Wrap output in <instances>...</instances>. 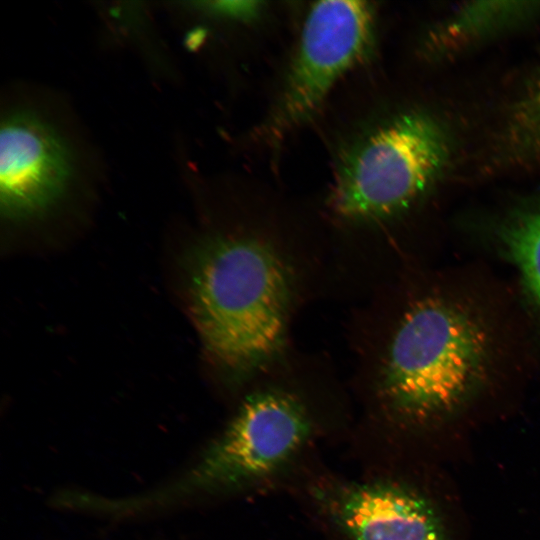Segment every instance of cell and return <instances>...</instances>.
Wrapping results in <instances>:
<instances>
[{
  "label": "cell",
  "mask_w": 540,
  "mask_h": 540,
  "mask_svg": "<svg viewBox=\"0 0 540 540\" xmlns=\"http://www.w3.org/2000/svg\"><path fill=\"white\" fill-rule=\"evenodd\" d=\"M374 10L365 1L330 0L309 9L271 120L274 136L309 120L336 82L370 53Z\"/></svg>",
  "instance_id": "cell-5"
},
{
  "label": "cell",
  "mask_w": 540,
  "mask_h": 540,
  "mask_svg": "<svg viewBox=\"0 0 540 540\" xmlns=\"http://www.w3.org/2000/svg\"><path fill=\"white\" fill-rule=\"evenodd\" d=\"M505 239L524 281L540 303V204L513 218Z\"/></svg>",
  "instance_id": "cell-7"
},
{
  "label": "cell",
  "mask_w": 540,
  "mask_h": 540,
  "mask_svg": "<svg viewBox=\"0 0 540 540\" xmlns=\"http://www.w3.org/2000/svg\"><path fill=\"white\" fill-rule=\"evenodd\" d=\"M530 2H476L461 8L452 18L448 32L453 36L472 37L511 24L535 10Z\"/></svg>",
  "instance_id": "cell-8"
},
{
  "label": "cell",
  "mask_w": 540,
  "mask_h": 540,
  "mask_svg": "<svg viewBox=\"0 0 540 540\" xmlns=\"http://www.w3.org/2000/svg\"><path fill=\"white\" fill-rule=\"evenodd\" d=\"M209 10L224 16L249 18L260 10V2L255 1H221L205 3Z\"/></svg>",
  "instance_id": "cell-10"
},
{
  "label": "cell",
  "mask_w": 540,
  "mask_h": 540,
  "mask_svg": "<svg viewBox=\"0 0 540 540\" xmlns=\"http://www.w3.org/2000/svg\"><path fill=\"white\" fill-rule=\"evenodd\" d=\"M71 174L68 151L58 135L34 114L16 111L0 131L2 210L12 217L45 209L65 189Z\"/></svg>",
  "instance_id": "cell-6"
},
{
  "label": "cell",
  "mask_w": 540,
  "mask_h": 540,
  "mask_svg": "<svg viewBox=\"0 0 540 540\" xmlns=\"http://www.w3.org/2000/svg\"><path fill=\"white\" fill-rule=\"evenodd\" d=\"M519 129L521 138L527 145L540 149V82L522 113Z\"/></svg>",
  "instance_id": "cell-9"
},
{
  "label": "cell",
  "mask_w": 540,
  "mask_h": 540,
  "mask_svg": "<svg viewBox=\"0 0 540 540\" xmlns=\"http://www.w3.org/2000/svg\"><path fill=\"white\" fill-rule=\"evenodd\" d=\"M312 406L295 392L265 388L248 394L223 430L177 480L144 496L121 499L136 513L194 498L251 495L285 486L312 462L330 434Z\"/></svg>",
  "instance_id": "cell-2"
},
{
  "label": "cell",
  "mask_w": 540,
  "mask_h": 540,
  "mask_svg": "<svg viewBox=\"0 0 540 540\" xmlns=\"http://www.w3.org/2000/svg\"><path fill=\"white\" fill-rule=\"evenodd\" d=\"M439 126L420 113L401 115L363 137L347 154L331 207L349 221L386 219L415 201L447 158Z\"/></svg>",
  "instance_id": "cell-4"
},
{
  "label": "cell",
  "mask_w": 540,
  "mask_h": 540,
  "mask_svg": "<svg viewBox=\"0 0 540 540\" xmlns=\"http://www.w3.org/2000/svg\"><path fill=\"white\" fill-rule=\"evenodd\" d=\"M486 343L465 313L424 300L403 316L382 357L373 421L413 424L447 412L479 381Z\"/></svg>",
  "instance_id": "cell-3"
},
{
  "label": "cell",
  "mask_w": 540,
  "mask_h": 540,
  "mask_svg": "<svg viewBox=\"0 0 540 540\" xmlns=\"http://www.w3.org/2000/svg\"><path fill=\"white\" fill-rule=\"evenodd\" d=\"M292 293L287 263L257 238H214L190 258L189 313L208 356L227 372H249L280 350Z\"/></svg>",
  "instance_id": "cell-1"
}]
</instances>
